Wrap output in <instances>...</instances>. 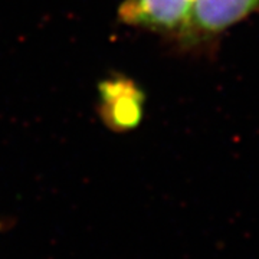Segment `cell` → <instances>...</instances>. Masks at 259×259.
I'll list each match as a JSON object with an SVG mask.
<instances>
[{"instance_id":"cell-3","label":"cell","mask_w":259,"mask_h":259,"mask_svg":"<svg viewBox=\"0 0 259 259\" xmlns=\"http://www.w3.org/2000/svg\"><path fill=\"white\" fill-rule=\"evenodd\" d=\"M105 114L112 118L115 127L131 128L139 124L143 110V98L139 90L130 82H111L104 85Z\"/></svg>"},{"instance_id":"cell-1","label":"cell","mask_w":259,"mask_h":259,"mask_svg":"<svg viewBox=\"0 0 259 259\" xmlns=\"http://www.w3.org/2000/svg\"><path fill=\"white\" fill-rule=\"evenodd\" d=\"M253 15H259V0H193L182 42L187 47L207 44Z\"/></svg>"},{"instance_id":"cell-2","label":"cell","mask_w":259,"mask_h":259,"mask_svg":"<svg viewBox=\"0 0 259 259\" xmlns=\"http://www.w3.org/2000/svg\"><path fill=\"white\" fill-rule=\"evenodd\" d=\"M192 5L193 0H125L118 15L127 25L150 29L182 40Z\"/></svg>"}]
</instances>
